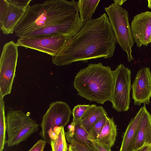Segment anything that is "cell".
<instances>
[{"instance_id": "cell-2", "label": "cell", "mask_w": 151, "mask_h": 151, "mask_svg": "<svg viewBox=\"0 0 151 151\" xmlns=\"http://www.w3.org/2000/svg\"><path fill=\"white\" fill-rule=\"evenodd\" d=\"M77 2L75 0H47L30 6L16 26L14 32L20 38L40 28L81 20Z\"/></svg>"}, {"instance_id": "cell-32", "label": "cell", "mask_w": 151, "mask_h": 151, "mask_svg": "<svg viewBox=\"0 0 151 151\" xmlns=\"http://www.w3.org/2000/svg\"><path fill=\"white\" fill-rule=\"evenodd\" d=\"M148 6L150 9H151V0H148Z\"/></svg>"}, {"instance_id": "cell-29", "label": "cell", "mask_w": 151, "mask_h": 151, "mask_svg": "<svg viewBox=\"0 0 151 151\" xmlns=\"http://www.w3.org/2000/svg\"><path fill=\"white\" fill-rule=\"evenodd\" d=\"M150 145H145L133 151H148Z\"/></svg>"}, {"instance_id": "cell-33", "label": "cell", "mask_w": 151, "mask_h": 151, "mask_svg": "<svg viewBox=\"0 0 151 151\" xmlns=\"http://www.w3.org/2000/svg\"><path fill=\"white\" fill-rule=\"evenodd\" d=\"M148 151H151V145H150Z\"/></svg>"}, {"instance_id": "cell-16", "label": "cell", "mask_w": 151, "mask_h": 151, "mask_svg": "<svg viewBox=\"0 0 151 151\" xmlns=\"http://www.w3.org/2000/svg\"><path fill=\"white\" fill-rule=\"evenodd\" d=\"M68 131L65 133L66 138L73 139L85 145L91 151H97L93 141L90 139L88 132L82 126L79 121L75 124L71 123L68 126Z\"/></svg>"}, {"instance_id": "cell-8", "label": "cell", "mask_w": 151, "mask_h": 151, "mask_svg": "<svg viewBox=\"0 0 151 151\" xmlns=\"http://www.w3.org/2000/svg\"><path fill=\"white\" fill-rule=\"evenodd\" d=\"M72 111L66 103L56 101L51 103L43 116L40 134L43 140L50 143L48 132L55 127H64L69 122Z\"/></svg>"}, {"instance_id": "cell-26", "label": "cell", "mask_w": 151, "mask_h": 151, "mask_svg": "<svg viewBox=\"0 0 151 151\" xmlns=\"http://www.w3.org/2000/svg\"><path fill=\"white\" fill-rule=\"evenodd\" d=\"M46 143L42 139H40L28 151H43Z\"/></svg>"}, {"instance_id": "cell-1", "label": "cell", "mask_w": 151, "mask_h": 151, "mask_svg": "<svg viewBox=\"0 0 151 151\" xmlns=\"http://www.w3.org/2000/svg\"><path fill=\"white\" fill-rule=\"evenodd\" d=\"M116 42L108 17L104 13L84 23L80 31L52 56V62L60 66L78 61L109 58L113 55Z\"/></svg>"}, {"instance_id": "cell-22", "label": "cell", "mask_w": 151, "mask_h": 151, "mask_svg": "<svg viewBox=\"0 0 151 151\" xmlns=\"http://www.w3.org/2000/svg\"><path fill=\"white\" fill-rule=\"evenodd\" d=\"M108 117L107 113L102 115L90 128L88 133L91 141L98 138Z\"/></svg>"}, {"instance_id": "cell-4", "label": "cell", "mask_w": 151, "mask_h": 151, "mask_svg": "<svg viewBox=\"0 0 151 151\" xmlns=\"http://www.w3.org/2000/svg\"><path fill=\"white\" fill-rule=\"evenodd\" d=\"M104 9L108 15L117 42L126 52L128 61L134 60L132 54V48L134 41L129 23L128 11L115 2L104 8Z\"/></svg>"}, {"instance_id": "cell-6", "label": "cell", "mask_w": 151, "mask_h": 151, "mask_svg": "<svg viewBox=\"0 0 151 151\" xmlns=\"http://www.w3.org/2000/svg\"><path fill=\"white\" fill-rule=\"evenodd\" d=\"M16 43L11 41L4 46L0 59V96L10 94L15 76L18 57Z\"/></svg>"}, {"instance_id": "cell-9", "label": "cell", "mask_w": 151, "mask_h": 151, "mask_svg": "<svg viewBox=\"0 0 151 151\" xmlns=\"http://www.w3.org/2000/svg\"><path fill=\"white\" fill-rule=\"evenodd\" d=\"M71 37L65 36L19 38L18 46L29 48L55 56Z\"/></svg>"}, {"instance_id": "cell-24", "label": "cell", "mask_w": 151, "mask_h": 151, "mask_svg": "<svg viewBox=\"0 0 151 151\" xmlns=\"http://www.w3.org/2000/svg\"><path fill=\"white\" fill-rule=\"evenodd\" d=\"M8 8L7 0H0V24L2 23L6 14Z\"/></svg>"}, {"instance_id": "cell-34", "label": "cell", "mask_w": 151, "mask_h": 151, "mask_svg": "<svg viewBox=\"0 0 151 151\" xmlns=\"http://www.w3.org/2000/svg\"></svg>"}, {"instance_id": "cell-27", "label": "cell", "mask_w": 151, "mask_h": 151, "mask_svg": "<svg viewBox=\"0 0 151 151\" xmlns=\"http://www.w3.org/2000/svg\"><path fill=\"white\" fill-rule=\"evenodd\" d=\"M9 1L15 5L25 8H28L29 6V4L31 1V0H9Z\"/></svg>"}, {"instance_id": "cell-20", "label": "cell", "mask_w": 151, "mask_h": 151, "mask_svg": "<svg viewBox=\"0 0 151 151\" xmlns=\"http://www.w3.org/2000/svg\"><path fill=\"white\" fill-rule=\"evenodd\" d=\"M66 140L64 127L62 126L56 137L50 140L51 151H68Z\"/></svg>"}, {"instance_id": "cell-19", "label": "cell", "mask_w": 151, "mask_h": 151, "mask_svg": "<svg viewBox=\"0 0 151 151\" xmlns=\"http://www.w3.org/2000/svg\"><path fill=\"white\" fill-rule=\"evenodd\" d=\"M100 0H79L77 2V7L82 23H84L91 19Z\"/></svg>"}, {"instance_id": "cell-11", "label": "cell", "mask_w": 151, "mask_h": 151, "mask_svg": "<svg viewBox=\"0 0 151 151\" xmlns=\"http://www.w3.org/2000/svg\"><path fill=\"white\" fill-rule=\"evenodd\" d=\"M132 37L137 46H147L151 43V12H142L134 16L131 23Z\"/></svg>"}, {"instance_id": "cell-12", "label": "cell", "mask_w": 151, "mask_h": 151, "mask_svg": "<svg viewBox=\"0 0 151 151\" xmlns=\"http://www.w3.org/2000/svg\"><path fill=\"white\" fill-rule=\"evenodd\" d=\"M84 24L79 20L44 27L27 32L21 37L60 36L72 37L80 31Z\"/></svg>"}, {"instance_id": "cell-30", "label": "cell", "mask_w": 151, "mask_h": 151, "mask_svg": "<svg viewBox=\"0 0 151 151\" xmlns=\"http://www.w3.org/2000/svg\"><path fill=\"white\" fill-rule=\"evenodd\" d=\"M68 151H78V150L71 144L68 145Z\"/></svg>"}, {"instance_id": "cell-17", "label": "cell", "mask_w": 151, "mask_h": 151, "mask_svg": "<svg viewBox=\"0 0 151 151\" xmlns=\"http://www.w3.org/2000/svg\"><path fill=\"white\" fill-rule=\"evenodd\" d=\"M117 130L113 118L108 117L98 137L94 141L106 148H111L115 141Z\"/></svg>"}, {"instance_id": "cell-28", "label": "cell", "mask_w": 151, "mask_h": 151, "mask_svg": "<svg viewBox=\"0 0 151 151\" xmlns=\"http://www.w3.org/2000/svg\"><path fill=\"white\" fill-rule=\"evenodd\" d=\"M93 142L97 151H111V148H106L98 142L93 141Z\"/></svg>"}, {"instance_id": "cell-15", "label": "cell", "mask_w": 151, "mask_h": 151, "mask_svg": "<svg viewBox=\"0 0 151 151\" xmlns=\"http://www.w3.org/2000/svg\"><path fill=\"white\" fill-rule=\"evenodd\" d=\"M151 145V114L146 109L139 125L133 151Z\"/></svg>"}, {"instance_id": "cell-21", "label": "cell", "mask_w": 151, "mask_h": 151, "mask_svg": "<svg viewBox=\"0 0 151 151\" xmlns=\"http://www.w3.org/2000/svg\"><path fill=\"white\" fill-rule=\"evenodd\" d=\"M6 117L5 113V103L4 98L0 96V151H3L6 144Z\"/></svg>"}, {"instance_id": "cell-10", "label": "cell", "mask_w": 151, "mask_h": 151, "mask_svg": "<svg viewBox=\"0 0 151 151\" xmlns=\"http://www.w3.org/2000/svg\"><path fill=\"white\" fill-rule=\"evenodd\" d=\"M134 104H149L151 97V72L149 68L140 69L131 86Z\"/></svg>"}, {"instance_id": "cell-5", "label": "cell", "mask_w": 151, "mask_h": 151, "mask_svg": "<svg viewBox=\"0 0 151 151\" xmlns=\"http://www.w3.org/2000/svg\"><path fill=\"white\" fill-rule=\"evenodd\" d=\"M8 147L18 145L38 130L39 124L21 110H10L6 116Z\"/></svg>"}, {"instance_id": "cell-23", "label": "cell", "mask_w": 151, "mask_h": 151, "mask_svg": "<svg viewBox=\"0 0 151 151\" xmlns=\"http://www.w3.org/2000/svg\"><path fill=\"white\" fill-rule=\"evenodd\" d=\"M94 105H77L74 106L72 111L73 120L71 123L75 124L78 122L85 112Z\"/></svg>"}, {"instance_id": "cell-7", "label": "cell", "mask_w": 151, "mask_h": 151, "mask_svg": "<svg viewBox=\"0 0 151 151\" xmlns=\"http://www.w3.org/2000/svg\"><path fill=\"white\" fill-rule=\"evenodd\" d=\"M114 82L110 101L118 112L128 111L130 103L131 70L122 64L114 70Z\"/></svg>"}, {"instance_id": "cell-25", "label": "cell", "mask_w": 151, "mask_h": 151, "mask_svg": "<svg viewBox=\"0 0 151 151\" xmlns=\"http://www.w3.org/2000/svg\"><path fill=\"white\" fill-rule=\"evenodd\" d=\"M67 141L74 147L78 151H91L84 145L81 144L69 138H66Z\"/></svg>"}, {"instance_id": "cell-13", "label": "cell", "mask_w": 151, "mask_h": 151, "mask_svg": "<svg viewBox=\"0 0 151 151\" xmlns=\"http://www.w3.org/2000/svg\"><path fill=\"white\" fill-rule=\"evenodd\" d=\"M146 109L144 105L131 119L124 134L119 151H133L140 120Z\"/></svg>"}, {"instance_id": "cell-14", "label": "cell", "mask_w": 151, "mask_h": 151, "mask_svg": "<svg viewBox=\"0 0 151 151\" xmlns=\"http://www.w3.org/2000/svg\"><path fill=\"white\" fill-rule=\"evenodd\" d=\"M7 1L8 3L7 12L4 21L0 24V28L3 34L9 35L14 31L16 26L28 7L19 6L12 3L9 0Z\"/></svg>"}, {"instance_id": "cell-31", "label": "cell", "mask_w": 151, "mask_h": 151, "mask_svg": "<svg viewBox=\"0 0 151 151\" xmlns=\"http://www.w3.org/2000/svg\"><path fill=\"white\" fill-rule=\"evenodd\" d=\"M114 2L117 4L122 6V4L126 1V0H114Z\"/></svg>"}, {"instance_id": "cell-18", "label": "cell", "mask_w": 151, "mask_h": 151, "mask_svg": "<svg viewBox=\"0 0 151 151\" xmlns=\"http://www.w3.org/2000/svg\"><path fill=\"white\" fill-rule=\"evenodd\" d=\"M107 113L102 106L94 105L88 109L83 114L79 121L83 127L88 132L89 129L102 115Z\"/></svg>"}, {"instance_id": "cell-3", "label": "cell", "mask_w": 151, "mask_h": 151, "mask_svg": "<svg viewBox=\"0 0 151 151\" xmlns=\"http://www.w3.org/2000/svg\"><path fill=\"white\" fill-rule=\"evenodd\" d=\"M114 82V70L99 63H89L80 70L75 78L73 86L79 95L103 104L110 101Z\"/></svg>"}]
</instances>
